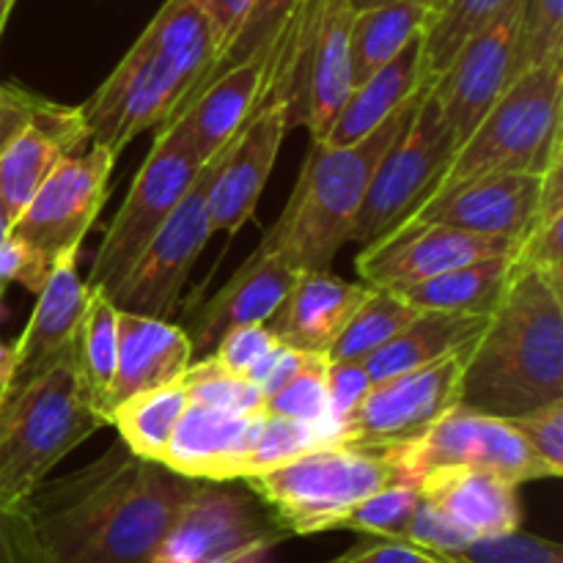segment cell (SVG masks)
Instances as JSON below:
<instances>
[{"label":"cell","mask_w":563,"mask_h":563,"mask_svg":"<svg viewBox=\"0 0 563 563\" xmlns=\"http://www.w3.org/2000/svg\"><path fill=\"white\" fill-rule=\"evenodd\" d=\"M196 487L119 438L91 465L38 484L22 509L42 563H152Z\"/></svg>","instance_id":"1"},{"label":"cell","mask_w":563,"mask_h":563,"mask_svg":"<svg viewBox=\"0 0 563 563\" xmlns=\"http://www.w3.org/2000/svg\"><path fill=\"white\" fill-rule=\"evenodd\" d=\"M555 399H563V284L515 264L467 357L460 405L515 418Z\"/></svg>","instance_id":"2"},{"label":"cell","mask_w":563,"mask_h":563,"mask_svg":"<svg viewBox=\"0 0 563 563\" xmlns=\"http://www.w3.org/2000/svg\"><path fill=\"white\" fill-rule=\"evenodd\" d=\"M218 55L212 25L196 0H165L124 58L80 104L91 143L119 157L141 132L159 126Z\"/></svg>","instance_id":"3"},{"label":"cell","mask_w":563,"mask_h":563,"mask_svg":"<svg viewBox=\"0 0 563 563\" xmlns=\"http://www.w3.org/2000/svg\"><path fill=\"white\" fill-rule=\"evenodd\" d=\"M429 82L432 80L421 82V88L388 121L357 143L328 148L311 141L289 203L269 225L256 251L286 258L300 273L330 269L341 247L352 242V229L379 159L410 124L418 99L423 97Z\"/></svg>","instance_id":"4"},{"label":"cell","mask_w":563,"mask_h":563,"mask_svg":"<svg viewBox=\"0 0 563 563\" xmlns=\"http://www.w3.org/2000/svg\"><path fill=\"white\" fill-rule=\"evenodd\" d=\"M110 418L93 401L71 341L0 399V506L20 509L64 456Z\"/></svg>","instance_id":"5"},{"label":"cell","mask_w":563,"mask_h":563,"mask_svg":"<svg viewBox=\"0 0 563 563\" xmlns=\"http://www.w3.org/2000/svg\"><path fill=\"white\" fill-rule=\"evenodd\" d=\"M561 110L563 60L517 75L456 148L432 192L489 174H542L563 146Z\"/></svg>","instance_id":"6"},{"label":"cell","mask_w":563,"mask_h":563,"mask_svg":"<svg viewBox=\"0 0 563 563\" xmlns=\"http://www.w3.org/2000/svg\"><path fill=\"white\" fill-rule=\"evenodd\" d=\"M405 482L390 451L322 443L295 460L247 476L251 493L289 537L333 531L335 522L368 495Z\"/></svg>","instance_id":"7"},{"label":"cell","mask_w":563,"mask_h":563,"mask_svg":"<svg viewBox=\"0 0 563 563\" xmlns=\"http://www.w3.org/2000/svg\"><path fill=\"white\" fill-rule=\"evenodd\" d=\"M201 168L203 163L187 132L179 124H159L157 137L132 179L124 203L104 231L86 280L88 289H99L113 297L159 225L190 190Z\"/></svg>","instance_id":"8"},{"label":"cell","mask_w":563,"mask_h":563,"mask_svg":"<svg viewBox=\"0 0 563 563\" xmlns=\"http://www.w3.org/2000/svg\"><path fill=\"white\" fill-rule=\"evenodd\" d=\"M454 154L456 137L449 121L443 119V110L429 82L423 97L418 99L410 124L383 154L374 170L352 229V242L372 245L405 223L432 196Z\"/></svg>","instance_id":"9"},{"label":"cell","mask_w":563,"mask_h":563,"mask_svg":"<svg viewBox=\"0 0 563 563\" xmlns=\"http://www.w3.org/2000/svg\"><path fill=\"white\" fill-rule=\"evenodd\" d=\"M407 484H418L440 467H476L511 484L553 478L544 462L528 449L509 418L487 416L456 405L412 443L390 449Z\"/></svg>","instance_id":"10"},{"label":"cell","mask_w":563,"mask_h":563,"mask_svg":"<svg viewBox=\"0 0 563 563\" xmlns=\"http://www.w3.org/2000/svg\"><path fill=\"white\" fill-rule=\"evenodd\" d=\"M471 346L396 377L374 383L350 421L335 429L330 443L390 451L421 438L438 418L460 405L462 374Z\"/></svg>","instance_id":"11"},{"label":"cell","mask_w":563,"mask_h":563,"mask_svg":"<svg viewBox=\"0 0 563 563\" xmlns=\"http://www.w3.org/2000/svg\"><path fill=\"white\" fill-rule=\"evenodd\" d=\"M289 537L264 504L220 482H198L152 563H236Z\"/></svg>","instance_id":"12"},{"label":"cell","mask_w":563,"mask_h":563,"mask_svg":"<svg viewBox=\"0 0 563 563\" xmlns=\"http://www.w3.org/2000/svg\"><path fill=\"white\" fill-rule=\"evenodd\" d=\"M220 157H223V152L203 163L190 190L176 203L168 220L152 236L146 251L137 256L130 273L124 275L119 289L110 297L115 308L157 319H170V313L179 308L187 275H190L192 264L198 262L209 236H212L207 201Z\"/></svg>","instance_id":"13"},{"label":"cell","mask_w":563,"mask_h":563,"mask_svg":"<svg viewBox=\"0 0 563 563\" xmlns=\"http://www.w3.org/2000/svg\"><path fill=\"white\" fill-rule=\"evenodd\" d=\"M113 165L115 154L99 143H88L82 152L64 157L33 192L9 234L49 262L80 247L108 201Z\"/></svg>","instance_id":"14"},{"label":"cell","mask_w":563,"mask_h":563,"mask_svg":"<svg viewBox=\"0 0 563 563\" xmlns=\"http://www.w3.org/2000/svg\"><path fill=\"white\" fill-rule=\"evenodd\" d=\"M520 22L522 0H506L504 9L473 33L432 80V93L454 132L456 148L517 77Z\"/></svg>","instance_id":"15"},{"label":"cell","mask_w":563,"mask_h":563,"mask_svg":"<svg viewBox=\"0 0 563 563\" xmlns=\"http://www.w3.org/2000/svg\"><path fill=\"white\" fill-rule=\"evenodd\" d=\"M289 132V99L273 88L247 119V124L223 148L209 187V229L212 234H240L251 223L284 137Z\"/></svg>","instance_id":"16"},{"label":"cell","mask_w":563,"mask_h":563,"mask_svg":"<svg viewBox=\"0 0 563 563\" xmlns=\"http://www.w3.org/2000/svg\"><path fill=\"white\" fill-rule=\"evenodd\" d=\"M515 242L500 236L473 234L451 225H399L383 240L363 247L355 267L363 284L399 289L484 258L515 256Z\"/></svg>","instance_id":"17"},{"label":"cell","mask_w":563,"mask_h":563,"mask_svg":"<svg viewBox=\"0 0 563 563\" xmlns=\"http://www.w3.org/2000/svg\"><path fill=\"white\" fill-rule=\"evenodd\" d=\"M350 0H317L289 88V130L300 121L319 137L352 91Z\"/></svg>","instance_id":"18"},{"label":"cell","mask_w":563,"mask_h":563,"mask_svg":"<svg viewBox=\"0 0 563 563\" xmlns=\"http://www.w3.org/2000/svg\"><path fill=\"white\" fill-rule=\"evenodd\" d=\"M542 174H489L432 192L401 225H451L520 242L537 218ZM399 229V225H396Z\"/></svg>","instance_id":"19"},{"label":"cell","mask_w":563,"mask_h":563,"mask_svg":"<svg viewBox=\"0 0 563 563\" xmlns=\"http://www.w3.org/2000/svg\"><path fill=\"white\" fill-rule=\"evenodd\" d=\"M262 421L264 412H234L190 401L159 465L192 482H242Z\"/></svg>","instance_id":"20"},{"label":"cell","mask_w":563,"mask_h":563,"mask_svg":"<svg viewBox=\"0 0 563 563\" xmlns=\"http://www.w3.org/2000/svg\"><path fill=\"white\" fill-rule=\"evenodd\" d=\"M289 27L269 53L220 75L185 113L165 121V124H179L187 132L201 163L223 152L231 137L256 113L258 104L273 93L280 66L286 64V53H289Z\"/></svg>","instance_id":"21"},{"label":"cell","mask_w":563,"mask_h":563,"mask_svg":"<svg viewBox=\"0 0 563 563\" xmlns=\"http://www.w3.org/2000/svg\"><path fill=\"white\" fill-rule=\"evenodd\" d=\"M88 143H91V135H88L80 108L38 99L31 121L0 154V201H3L9 223L20 218L49 170L69 154L82 152Z\"/></svg>","instance_id":"22"},{"label":"cell","mask_w":563,"mask_h":563,"mask_svg":"<svg viewBox=\"0 0 563 563\" xmlns=\"http://www.w3.org/2000/svg\"><path fill=\"white\" fill-rule=\"evenodd\" d=\"M368 291V284L344 280L330 269H302L278 311L264 324L286 346L328 355Z\"/></svg>","instance_id":"23"},{"label":"cell","mask_w":563,"mask_h":563,"mask_svg":"<svg viewBox=\"0 0 563 563\" xmlns=\"http://www.w3.org/2000/svg\"><path fill=\"white\" fill-rule=\"evenodd\" d=\"M192 341L181 328L168 319L146 313L121 311L119 308V346H115V372L110 383L104 410L108 416L115 405L141 390L176 383L192 363Z\"/></svg>","instance_id":"24"},{"label":"cell","mask_w":563,"mask_h":563,"mask_svg":"<svg viewBox=\"0 0 563 563\" xmlns=\"http://www.w3.org/2000/svg\"><path fill=\"white\" fill-rule=\"evenodd\" d=\"M423 504L460 528L467 539L495 537L520 528L522 509L517 484L476 471V467H440L418 482Z\"/></svg>","instance_id":"25"},{"label":"cell","mask_w":563,"mask_h":563,"mask_svg":"<svg viewBox=\"0 0 563 563\" xmlns=\"http://www.w3.org/2000/svg\"><path fill=\"white\" fill-rule=\"evenodd\" d=\"M300 269L291 267L286 258L275 253L253 251L247 262L231 275L229 284L198 311L192 319V350H209L218 344L220 335L240 324H264L284 297L289 295L291 284Z\"/></svg>","instance_id":"26"},{"label":"cell","mask_w":563,"mask_h":563,"mask_svg":"<svg viewBox=\"0 0 563 563\" xmlns=\"http://www.w3.org/2000/svg\"><path fill=\"white\" fill-rule=\"evenodd\" d=\"M77 256H80V247L60 253L53 262L44 286L38 289L31 319L20 339L11 344L14 346L11 385L31 377L44 363L55 361L75 341L88 295H91L86 280H80L77 275Z\"/></svg>","instance_id":"27"},{"label":"cell","mask_w":563,"mask_h":563,"mask_svg":"<svg viewBox=\"0 0 563 563\" xmlns=\"http://www.w3.org/2000/svg\"><path fill=\"white\" fill-rule=\"evenodd\" d=\"M421 82H427V77H423L421 36H418L390 64L352 86L328 130L311 141L328 148H344L350 143H357L361 137L372 135L383 121H388L421 88Z\"/></svg>","instance_id":"28"},{"label":"cell","mask_w":563,"mask_h":563,"mask_svg":"<svg viewBox=\"0 0 563 563\" xmlns=\"http://www.w3.org/2000/svg\"><path fill=\"white\" fill-rule=\"evenodd\" d=\"M487 322L489 317L484 313L421 311L396 339H390L383 350L363 361L372 385L396 377V374L412 372V368L432 366V363L476 344Z\"/></svg>","instance_id":"29"},{"label":"cell","mask_w":563,"mask_h":563,"mask_svg":"<svg viewBox=\"0 0 563 563\" xmlns=\"http://www.w3.org/2000/svg\"><path fill=\"white\" fill-rule=\"evenodd\" d=\"M511 256L484 258L449 269L429 280L407 284L394 289L401 300L410 302L416 311H449V313H489L504 297L511 278Z\"/></svg>","instance_id":"30"},{"label":"cell","mask_w":563,"mask_h":563,"mask_svg":"<svg viewBox=\"0 0 563 563\" xmlns=\"http://www.w3.org/2000/svg\"><path fill=\"white\" fill-rule=\"evenodd\" d=\"M429 5L423 0H394L355 11L350 33L352 86L366 80L423 33Z\"/></svg>","instance_id":"31"},{"label":"cell","mask_w":563,"mask_h":563,"mask_svg":"<svg viewBox=\"0 0 563 563\" xmlns=\"http://www.w3.org/2000/svg\"><path fill=\"white\" fill-rule=\"evenodd\" d=\"M187 405H190V394L181 379H176V383L159 385V388L141 390L115 405L110 412V423H115L119 438L124 440L132 454L148 462H159Z\"/></svg>","instance_id":"32"},{"label":"cell","mask_w":563,"mask_h":563,"mask_svg":"<svg viewBox=\"0 0 563 563\" xmlns=\"http://www.w3.org/2000/svg\"><path fill=\"white\" fill-rule=\"evenodd\" d=\"M300 3L302 0H251V3H247L245 16H242L240 27H236V33L231 36V42L223 47V53L212 60V66H209V69L201 75V80H198L196 86L187 91V97L181 99L179 108H176L165 121H170V119H176L179 113H185V110L190 108V104L196 102V99L201 97V93L207 91V88L212 86L220 75H225V71L234 69V66L245 64V60H253V58H258V55L269 53V49L278 44V38L286 33L289 22L295 20Z\"/></svg>","instance_id":"33"},{"label":"cell","mask_w":563,"mask_h":563,"mask_svg":"<svg viewBox=\"0 0 563 563\" xmlns=\"http://www.w3.org/2000/svg\"><path fill=\"white\" fill-rule=\"evenodd\" d=\"M418 313L421 311H416L410 302L401 300L394 289H377V286H372L363 306L357 308L355 317L350 319V324L341 330L335 344L328 350V361H368L374 352H379L390 339H396Z\"/></svg>","instance_id":"34"},{"label":"cell","mask_w":563,"mask_h":563,"mask_svg":"<svg viewBox=\"0 0 563 563\" xmlns=\"http://www.w3.org/2000/svg\"><path fill=\"white\" fill-rule=\"evenodd\" d=\"M504 5L506 0H434L421 33L423 77L434 80L451 64L456 49L473 33L482 31Z\"/></svg>","instance_id":"35"},{"label":"cell","mask_w":563,"mask_h":563,"mask_svg":"<svg viewBox=\"0 0 563 563\" xmlns=\"http://www.w3.org/2000/svg\"><path fill=\"white\" fill-rule=\"evenodd\" d=\"M77 357H80L82 374L91 388L93 401L99 410L108 416L104 401H108L110 383L115 372V346H119V308L104 291L91 289L82 311L80 328L75 335ZM110 418V416H108Z\"/></svg>","instance_id":"36"},{"label":"cell","mask_w":563,"mask_h":563,"mask_svg":"<svg viewBox=\"0 0 563 563\" xmlns=\"http://www.w3.org/2000/svg\"><path fill=\"white\" fill-rule=\"evenodd\" d=\"M328 355H311L297 377L273 396L264 399V412L267 416L291 418V421L317 427L319 432L333 438V423H330V396H328Z\"/></svg>","instance_id":"37"},{"label":"cell","mask_w":563,"mask_h":563,"mask_svg":"<svg viewBox=\"0 0 563 563\" xmlns=\"http://www.w3.org/2000/svg\"><path fill=\"white\" fill-rule=\"evenodd\" d=\"M421 493L418 484H390L379 493L368 495L357 506H352L333 531H355L363 537H383V539H405L412 517H416Z\"/></svg>","instance_id":"38"},{"label":"cell","mask_w":563,"mask_h":563,"mask_svg":"<svg viewBox=\"0 0 563 563\" xmlns=\"http://www.w3.org/2000/svg\"><path fill=\"white\" fill-rule=\"evenodd\" d=\"M181 385L190 394V401L220 407L234 412H264V394L240 374L220 366L212 355L201 363H190L181 374Z\"/></svg>","instance_id":"39"},{"label":"cell","mask_w":563,"mask_h":563,"mask_svg":"<svg viewBox=\"0 0 563 563\" xmlns=\"http://www.w3.org/2000/svg\"><path fill=\"white\" fill-rule=\"evenodd\" d=\"M563 60V0H522L517 75Z\"/></svg>","instance_id":"40"},{"label":"cell","mask_w":563,"mask_h":563,"mask_svg":"<svg viewBox=\"0 0 563 563\" xmlns=\"http://www.w3.org/2000/svg\"><path fill=\"white\" fill-rule=\"evenodd\" d=\"M322 443H328V438H324L317 427L291 421V418L267 416V412H264L262 429H258L251 460H247L245 478L269 471V467L275 465H284V462L295 460V456L306 454V451L317 449V445ZM245 478H242V482H245Z\"/></svg>","instance_id":"41"},{"label":"cell","mask_w":563,"mask_h":563,"mask_svg":"<svg viewBox=\"0 0 563 563\" xmlns=\"http://www.w3.org/2000/svg\"><path fill=\"white\" fill-rule=\"evenodd\" d=\"M456 563H563V548L550 539L533 533L506 531L495 537L473 539L462 553L454 555Z\"/></svg>","instance_id":"42"},{"label":"cell","mask_w":563,"mask_h":563,"mask_svg":"<svg viewBox=\"0 0 563 563\" xmlns=\"http://www.w3.org/2000/svg\"><path fill=\"white\" fill-rule=\"evenodd\" d=\"M528 449L544 462L553 478L563 476V399L548 401L533 410L509 418Z\"/></svg>","instance_id":"43"},{"label":"cell","mask_w":563,"mask_h":563,"mask_svg":"<svg viewBox=\"0 0 563 563\" xmlns=\"http://www.w3.org/2000/svg\"><path fill=\"white\" fill-rule=\"evenodd\" d=\"M278 344H284V341L275 339L267 324H240V328H231L220 335L212 357L223 368L247 379L253 368Z\"/></svg>","instance_id":"44"},{"label":"cell","mask_w":563,"mask_h":563,"mask_svg":"<svg viewBox=\"0 0 563 563\" xmlns=\"http://www.w3.org/2000/svg\"><path fill=\"white\" fill-rule=\"evenodd\" d=\"M372 390V377L366 372V363L344 361L328 366V396H330V423L335 429L344 427L352 412L361 407L366 394ZM333 440V438H330Z\"/></svg>","instance_id":"45"},{"label":"cell","mask_w":563,"mask_h":563,"mask_svg":"<svg viewBox=\"0 0 563 563\" xmlns=\"http://www.w3.org/2000/svg\"><path fill=\"white\" fill-rule=\"evenodd\" d=\"M49 269H53V262L47 256H42L31 245L9 234L0 242V300H3L11 284H20L31 295H38Z\"/></svg>","instance_id":"46"},{"label":"cell","mask_w":563,"mask_h":563,"mask_svg":"<svg viewBox=\"0 0 563 563\" xmlns=\"http://www.w3.org/2000/svg\"><path fill=\"white\" fill-rule=\"evenodd\" d=\"M405 542H412L423 550H432V553L454 559V555L462 553L473 539H467L460 528L451 526L440 511H434L432 506L421 500L416 509V517H412L410 528H407L405 533Z\"/></svg>","instance_id":"47"},{"label":"cell","mask_w":563,"mask_h":563,"mask_svg":"<svg viewBox=\"0 0 563 563\" xmlns=\"http://www.w3.org/2000/svg\"><path fill=\"white\" fill-rule=\"evenodd\" d=\"M434 555L438 553L418 548L412 542H405V539L366 537L355 548L346 550L344 555L328 563H423L434 559Z\"/></svg>","instance_id":"48"},{"label":"cell","mask_w":563,"mask_h":563,"mask_svg":"<svg viewBox=\"0 0 563 563\" xmlns=\"http://www.w3.org/2000/svg\"><path fill=\"white\" fill-rule=\"evenodd\" d=\"M0 563H42L25 509L0 506Z\"/></svg>","instance_id":"49"},{"label":"cell","mask_w":563,"mask_h":563,"mask_svg":"<svg viewBox=\"0 0 563 563\" xmlns=\"http://www.w3.org/2000/svg\"><path fill=\"white\" fill-rule=\"evenodd\" d=\"M38 99L42 97H36L31 91H22L16 86H0V154L20 135L22 126L31 121Z\"/></svg>","instance_id":"50"},{"label":"cell","mask_w":563,"mask_h":563,"mask_svg":"<svg viewBox=\"0 0 563 563\" xmlns=\"http://www.w3.org/2000/svg\"><path fill=\"white\" fill-rule=\"evenodd\" d=\"M196 3L201 5V11L207 14L209 25H212L214 44H218V55H220L223 53L225 44L231 42V36L236 33V27H240V22H242V16H245L247 3H251V0H196ZM218 55H214V58H218Z\"/></svg>","instance_id":"51"},{"label":"cell","mask_w":563,"mask_h":563,"mask_svg":"<svg viewBox=\"0 0 563 563\" xmlns=\"http://www.w3.org/2000/svg\"><path fill=\"white\" fill-rule=\"evenodd\" d=\"M11 374H14V346L0 341V399L9 390Z\"/></svg>","instance_id":"52"},{"label":"cell","mask_w":563,"mask_h":563,"mask_svg":"<svg viewBox=\"0 0 563 563\" xmlns=\"http://www.w3.org/2000/svg\"><path fill=\"white\" fill-rule=\"evenodd\" d=\"M16 0H0V38H3V31L5 25H9V16L11 11H14Z\"/></svg>","instance_id":"53"},{"label":"cell","mask_w":563,"mask_h":563,"mask_svg":"<svg viewBox=\"0 0 563 563\" xmlns=\"http://www.w3.org/2000/svg\"><path fill=\"white\" fill-rule=\"evenodd\" d=\"M352 9L361 11V9H372V5H383V3H394V0H350ZM427 5H432L434 0H423Z\"/></svg>","instance_id":"54"},{"label":"cell","mask_w":563,"mask_h":563,"mask_svg":"<svg viewBox=\"0 0 563 563\" xmlns=\"http://www.w3.org/2000/svg\"><path fill=\"white\" fill-rule=\"evenodd\" d=\"M9 218H5V209H3V201H0V242L9 236Z\"/></svg>","instance_id":"55"},{"label":"cell","mask_w":563,"mask_h":563,"mask_svg":"<svg viewBox=\"0 0 563 563\" xmlns=\"http://www.w3.org/2000/svg\"><path fill=\"white\" fill-rule=\"evenodd\" d=\"M262 561H264V555H251V559H242L236 563H262Z\"/></svg>","instance_id":"56"}]
</instances>
